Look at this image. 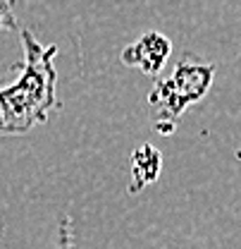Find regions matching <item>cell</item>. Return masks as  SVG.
<instances>
[{"label":"cell","instance_id":"obj_1","mask_svg":"<svg viewBox=\"0 0 241 249\" xmlns=\"http://www.w3.org/2000/svg\"><path fill=\"white\" fill-rule=\"evenodd\" d=\"M24 67L17 82L0 89V134H27L46 123L58 103V46H43L29 29H22Z\"/></svg>","mask_w":241,"mask_h":249},{"label":"cell","instance_id":"obj_2","mask_svg":"<svg viewBox=\"0 0 241 249\" xmlns=\"http://www.w3.org/2000/svg\"><path fill=\"white\" fill-rule=\"evenodd\" d=\"M215 67L208 62L191 60L184 55L172 77L158 79L155 87L148 93V106H151V124L155 132L160 134H172L175 127L179 123L181 113L203 98L212 82Z\"/></svg>","mask_w":241,"mask_h":249},{"label":"cell","instance_id":"obj_3","mask_svg":"<svg viewBox=\"0 0 241 249\" xmlns=\"http://www.w3.org/2000/svg\"><path fill=\"white\" fill-rule=\"evenodd\" d=\"M172 41L160 31H146L134 43L122 51V62L127 67H136L148 77H158L165 62L170 60Z\"/></svg>","mask_w":241,"mask_h":249},{"label":"cell","instance_id":"obj_4","mask_svg":"<svg viewBox=\"0 0 241 249\" xmlns=\"http://www.w3.org/2000/svg\"><path fill=\"white\" fill-rule=\"evenodd\" d=\"M162 156L151 144H141L131 154V192H141L146 185H151L160 175Z\"/></svg>","mask_w":241,"mask_h":249},{"label":"cell","instance_id":"obj_5","mask_svg":"<svg viewBox=\"0 0 241 249\" xmlns=\"http://www.w3.org/2000/svg\"><path fill=\"white\" fill-rule=\"evenodd\" d=\"M0 29H19V22L12 12V2L7 0H0Z\"/></svg>","mask_w":241,"mask_h":249}]
</instances>
